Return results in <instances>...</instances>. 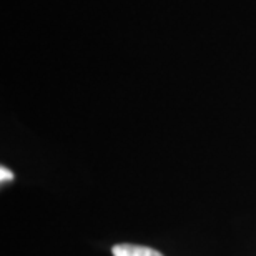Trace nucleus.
<instances>
[{
    "label": "nucleus",
    "instance_id": "obj_1",
    "mask_svg": "<svg viewBox=\"0 0 256 256\" xmlns=\"http://www.w3.org/2000/svg\"><path fill=\"white\" fill-rule=\"evenodd\" d=\"M114 256H163L160 252L148 246H138V244H115L114 246Z\"/></svg>",
    "mask_w": 256,
    "mask_h": 256
},
{
    "label": "nucleus",
    "instance_id": "obj_2",
    "mask_svg": "<svg viewBox=\"0 0 256 256\" xmlns=\"http://www.w3.org/2000/svg\"><path fill=\"white\" fill-rule=\"evenodd\" d=\"M0 180H2V183L14 180V173L10 172V170H7L5 166H2V168H0Z\"/></svg>",
    "mask_w": 256,
    "mask_h": 256
}]
</instances>
